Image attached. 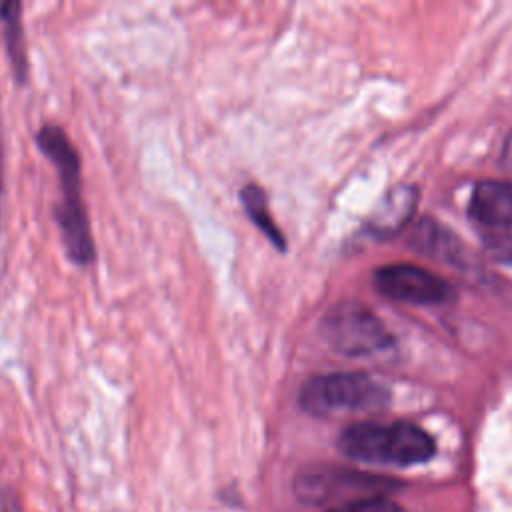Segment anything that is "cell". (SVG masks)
<instances>
[{"label": "cell", "instance_id": "cell-3", "mask_svg": "<svg viewBox=\"0 0 512 512\" xmlns=\"http://www.w3.org/2000/svg\"><path fill=\"white\" fill-rule=\"evenodd\" d=\"M388 402V386L364 372L318 374L308 378L300 390L302 408L314 416L374 412Z\"/></svg>", "mask_w": 512, "mask_h": 512}, {"label": "cell", "instance_id": "cell-5", "mask_svg": "<svg viewBox=\"0 0 512 512\" xmlns=\"http://www.w3.org/2000/svg\"><path fill=\"white\" fill-rule=\"evenodd\" d=\"M372 282L384 298L406 304L432 306L450 302L456 296L452 284H448L444 278L410 262H396L376 268Z\"/></svg>", "mask_w": 512, "mask_h": 512}, {"label": "cell", "instance_id": "cell-9", "mask_svg": "<svg viewBox=\"0 0 512 512\" xmlns=\"http://www.w3.org/2000/svg\"><path fill=\"white\" fill-rule=\"evenodd\" d=\"M240 200H242V204H244V210H246L248 218L262 230V234H264L278 250H284V246H286L284 234H282L280 228L274 224V218H272V214H270L268 200H266V194L262 192V188H258L256 184L244 186L242 192H240Z\"/></svg>", "mask_w": 512, "mask_h": 512}, {"label": "cell", "instance_id": "cell-4", "mask_svg": "<svg viewBox=\"0 0 512 512\" xmlns=\"http://www.w3.org/2000/svg\"><path fill=\"white\" fill-rule=\"evenodd\" d=\"M320 334L330 348L344 356H376L392 348V334L380 318L358 302L332 306L322 322Z\"/></svg>", "mask_w": 512, "mask_h": 512}, {"label": "cell", "instance_id": "cell-7", "mask_svg": "<svg viewBox=\"0 0 512 512\" xmlns=\"http://www.w3.org/2000/svg\"><path fill=\"white\" fill-rule=\"evenodd\" d=\"M418 194L412 186H396L376 206L366 226L374 236H392L400 232L412 218Z\"/></svg>", "mask_w": 512, "mask_h": 512}, {"label": "cell", "instance_id": "cell-1", "mask_svg": "<svg viewBox=\"0 0 512 512\" xmlns=\"http://www.w3.org/2000/svg\"><path fill=\"white\" fill-rule=\"evenodd\" d=\"M34 140L42 154L52 160L58 172L60 198L56 200L52 214L60 228L66 256L78 266H88L96 258V246L88 210L82 198L80 152L68 136L66 128L56 122H42L34 134Z\"/></svg>", "mask_w": 512, "mask_h": 512}, {"label": "cell", "instance_id": "cell-6", "mask_svg": "<svg viewBox=\"0 0 512 512\" xmlns=\"http://www.w3.org/2000/svg\"><path fill=\"white\" fill-rule=\"evenodd\" d=\"M470 218L490 230L512 226V182L480 180L474 184L468 204Z\"/></svg>", "mask_w": 512, "mask_h": 512}, {"label": "cell", "instance_id": "cell-11", "mask_svg": "<svg viewBox=\"0 0 512 512\" xmlns=\"http://www.w3.org/2000/svg\"><path fill=\"white\" fill-rule=\"evenodd\" d=\"M0 198H2V134H0Z\"/></svg>", "mask_w": 512, "mask_h": 512}, {"label": "cell", "instance_id": "cell-10", "mask_svg": "<svg viewBox=\"0 0 512 512\" xmlns=\"http://www.w3.org/2000/svg\"><path fill=\"white\" fill-rule=\"evenodd\" d=\"M330 512H404V510L388 498L372 496V498H362V500H354V502L336 506Z\"/></svg>", "mask_w": 512, "mask_h": 512}, {"label": "cell", "instance_id": "cell-8", "mask_svg": "<svg viewBox=\"0 0 512 512\" xmlns=\"http://www.w3.org/2000/svg\"><path fill=\"white\" fill-rule=\"evenodd\" d=\"M0 22L4 26L6 50L12 62V70L18 82L28 78V54L24 46V26H22V4L18 0L0 2Z\"/></svg>", "mask_w": 512, "mask_h": 512}, {"label": "cell", "instance_id": "cell-2", "mask_svg": "<svg viewBox=\"0 0 512 512\" xmlns=\"http://www.w3.org/2000/svg\"><path fill=\"white\" fill-rule=\"evenodd\" d=\"M338 448L344 456L378 466H414L436 452L432 436L410 422H358L342 430Z\"/></svg>", "mask_w": 512, "mask_h": 512}]
</instances>
